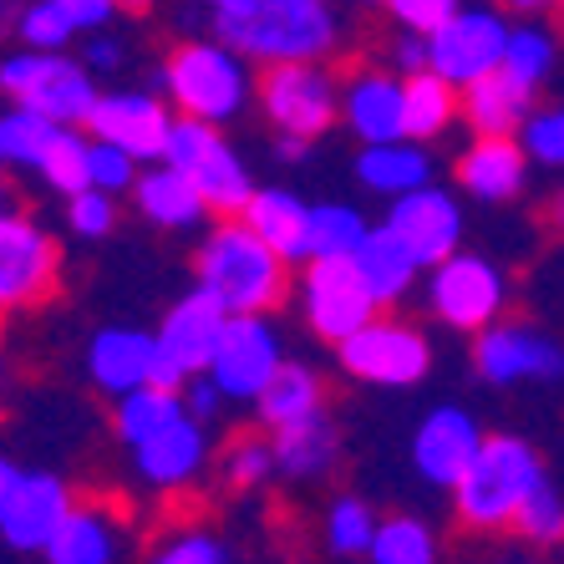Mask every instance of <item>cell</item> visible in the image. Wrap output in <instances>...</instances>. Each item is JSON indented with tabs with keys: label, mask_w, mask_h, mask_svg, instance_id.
Returning <instances> with one entry per match:
<instances>
[{
	"label": "cell",
	"mask_w": 564,
	"mask_h": 564,
	"mask_svg": "<svg viewBox=\"0 0 564 564\" xmlns=\"http://www.w3.org/2000/svg\"><path fill=\"white\" fill-rule=\"evenodd\" d=\"M214 41L264 66L321 62L336 46L330 0H250L239 11H214Z\"/></svg>",
	"instance_id": "obj_1"
},
{
	"label": "cell",
	"mask_w": 564,
	"mask_h": 564,
	"mask_svg": "<svg viewBox=\"0 0 564 564\" xmlns=\"http://www.w3.org/2000/svg\"><path fill=\"white\" fill-rule=\"evenodd\" d=\"M198 285L219 295L229 315H264L285 301L290 260L245 219H224L198 250Z\"/></svg>",
	"instance_id": "obj_2"
},
{
	"label": "cell",
	"mask_w": 564,
	"mask_h": 564,
	"mask_svg": "<svg viewBox=\"0 0 564 564\" xmlns=\"http://www.w3.org/2000/svg\"><path fill=\"white\" fill-rule=\"evenodd\" d=\"M158 82H163V93H169L178 118H198L214 122V128L235 122L254 87L250 56H239L224 41H184V46H173Z\"/></svg>",
	"instance_id": "obj_3"
},
{
	"label": "cell",
	"mask_w": 564,
	"mask_h": 564,
	"mask_svg": "<svg viewBox=\"0 0 564 564\" xmlns=\"http://www.w3.org/2000/svg\"><path fill=\"white\" fill-rule=\"evenodd\" d=\"M539 484H544L539 453L524 437L499 433L488 437L473 468L463 473V484L453 488V503H458V519L468 529H509Z\"/></svg>",
	"instance_id": "obj_4"
},
{
	"label": "cell",
	"mask_w": 564,
	"mask_h": 564,
	"mask_svg": "<svg viewBox=\"0 0 564 564\" xmlns=\"http://www.w3.org/2000/svg\"><path fill=\"white\" fill-rule=\"evenodd\" d=\"M0 87L15 107H31L62 128H87L102 102L87 62L66 52H11L0 62Z\"/></svg>",
	"instance_id": "obj_5"
},
{
	"label": "cell",
	"mask_w": 564,
	"mask_h": 564,
	"mask_svg": "<svg viewBox=\"0 0 564 564\" xmlns=\"http://www.w3.org/2000/svg\"><path fill=\"white\" fill-rule=\"evenodd\" d=\"M163 163H173L178 173H188L209 204V214L219 219H245V209L254 204V178L245 169V158L224 143V132L214 122L198 118H173L169 148H163Z\"/></svg>",
	"instance_id": "obj_6"
},
{
	"label": "cell",
	"mask_w": 564,
	"mask_h": 564,
	"mask_svg": "<svg viewBox=\"0 0 564 564\" xmlns=\"http://www.w3.org/2000/svg\"><path fill=\"white\" fill-rule=\"evenodd\" d=\"M224 326H229V305L219 295H209L204 285H194L184 301L173 305L158 326V371L153 387H169V392H184L194 377L214 367V351L224 341Z\"/></svg>",
	"instance_id": "obj_7"
},
{
	"label": "cell",
	"mask_w": 564,
	"mask_h": 564,
	"mask_svg": "<svg viewBox=\"0 0 564 564\" xmlns=\"http://www.w3.org/2000/svg\"><path fill=\"white\" fill-rule=\"evenodd\" d=\"M72 509H77L72 488L56 473L21 468V463L0 468V539H6V550H46L56 529L72 519Z\"/></svg>",
	"instance_id": "obj_8"
},
{
	"label": "cell",
	"mask_w": 564,
	"mask_h": 564,
	"mask_svg": "<svg viewBox=\"0 0 564 564\" xmlns=\"http://www.w3.org/2000/svg\"><path fill=\"white\" fill-rule=\"evenodd\" d=\"M260 107L275 122V132L315 143L330 122H341V87L321 62H285L264 66L260 77Z\"/></svg>",
	"instance_id": "obj_9"
},
{
	"label": "cell",
	"mask_w": 564,
	"mask_h": 564,
	"mask_svg": "<svg viewBox=\"0 0 564 564\" xmlns=\"http://www.w3.org/2000/svg\"><path fill=\"white\" fill-rule=\"evenodd\" d=\"M509 36L513 26L503 21L494 6H463L453 21L427 36V56H433V72L453 87H473V82L503 72V56H509Z\"/></svg>",
	"instance_id": "obj_10"
},
{
	"label": "cell",
	"mask_w": 564,
	"mask_h": 564,
	"mask_svg": "<svg viewBox=\"0 0 564 564\" xmlns=\"http://www.w3.org/2000/svg\"><path fill=\"white\" fill-rule=\"evenodd\" d=\"M301 305H305V321H311L315 336L326 341H351L356 330H367L377 321V295L371 285L361 280L356 260H311L305 264V280H301Z\"/></svg>",
	"instance_id": "obj_11"
},
{
	"label": "cell",
	"mask_w": 564,
	"mask_h": 564,
	"mask_svg": "<svg viewBox=\"0 0 564 564\" xmlns=\"http://www.w3.org/2000/svg\"><path fill=\"white\" fill-rule=\"evenodd\" d=\"M341 351L346 377L367 381V387H412L433 367V346L417 326L408 321H371L367 330H356L351 341L336 346Z\"/></svg>",
	"instance_id": "obj_12"
},
{
	"label": "cell",
	"mask_w": 564,
	"mask_h": 564,
	"mask_svg": "<svg viewBox=\"0 0 564 564\" xmlns=\"http://www.w3.org/2000/svg\"><path fill=\"white\" fill-rule=\"evenodd\" d=\"M503 275L484 254H453V260L427 270V305L443 326L453 330H488L499 326L503 311Z\"/></svg>",
	"instance_id": "obj_13"
},
{
	"label": "cell",
	"mask_w": 564,
	"mask_h": 564,
	"mask_svg": "<svg viewBox=\"0 0 564 564\" xmlns=\"http://www.w3.org/2000/svg\"><path fill=\"white\" fill-rule=\"evenodd\" d=\"M280 367H285L280 330L270 326L264 315H229L224 341L209 367V377L219 381V392L229 397V402H260L264 387L280 377Z\"/></svg>",
	"instance_id": "obj_14"
},
{
	"label": "cell",
	"mask_w": 564,
	"mask_h": 564,
	"mask_svg": "<svg viewBox=\"0 0 564 564\" xmlns=\"http://www.w3.org/2000/svg\"><path fill=\"white\" fill-rule=\"evenodd\" d=\"M387 229H392L402 245L422 260V270H433V264L453 260L463 245V204L447 188L427 184L417 194H402L392 198V209H387Z\"/></svg>",
	"instance_id": "obj_15"
},
{
	"label": "cell",
	"mask_w": 564,
	"mask_h": 564,
	"mask_svg": "<svg viewBox=\"0 0 564 564\" xmlns=\"http://www.w3.org/2000/svg\"><path fill=\"white\" fill-rule=\"evenodd\" d=\"M473 367H478L484 381H494V387L554 381V377H564V346L550 341L534 326H488V330H478Z\"/></svg>",
	"instance_id": "obj_16"
},
{
	"label": "cell",
	"mask_w": 564,
	"mask_h": 564,
	"mask_svg": "<svg viewBox=\"0 0 564 564\" xmlns=\"http://www.w3.org/2000/svg\"><path fill=\"white\" fill-rule=\"evenodd\" d=\"M173 118L178 112H169L163 97H153V93H102L87 132H93L97 143H112L122 153H132L138 163H163Z\"/></svg>",
	"instance_id": "obj_17"
},
{
	"label": "cell",
	"mask_w": 564,
	"mask_h": 564,
	"mask_svg": "<svg viewBox=\"0 0 564 564\" xmlns=\"http://www.w3.org/2000/svg\"><path fill=\"white\" fill-rule=\"evenodd\" d=\"M56 285V245L52 235L31 224L26 214L6 209L0 219V301L11 305H36L46 290Z\"/></svg>",
	"instance_id": "obj_18"
},
{
	"label": "cell",
	"mask_w": 564,
	"mask_h": 564,
	"mask_svg": "<svg viewBox=\"0 0 564 564\" xmlns=\"http://www.w3.org/2000/svg\"><path fill=\"white\" fill-rule=\"evenodd\" d=\"M484 443L488 437L468 408H433L412 437V463L433 488H458Z\"/></svg>",
	"instance_id": "obj_19"
},
{
	"label": "cell",
	"mask_w": 564,
	"mask_h": 564,
	"mask_svg": "<svg viewBox=\"0 0 564 564\" xmlns=\"http://www.w3.org/2000/svg\"><path fill=\"white\" fill-rule=\"evenodd\" d=\"M341 122L356 132V143H402L408 138V82L392 72H356L341 87Z\"/></svg>",
	"instance_id": "obj_20"
},
{
	"label": "cell",
	"mask_w": 564,
	"mask_h": 564,
	"mask_svg": "<svg viewBox=\"0 0 564 564\" xmlns=\"http://www.w3.org/2000/svg\"><path fill=\"white\" fill-rule=\"evenodd\" d=\"M87 371L107 397H128L138 387H153L158 371V330L107 326L87 346Z\"/></svg>",
	"instance_id": "obj_21"
},
{
	"label": "cell",
	"mask_w": 564,
	"mask_h": 564,
	"mask_svg": "<svg viewBox=\"0 0 564 564\" xmlns=\"http://www.w3.org/2000/svg\"><path fill=\"white\" fill-rule=\"evenodd\" d=\"M529 163L519 138H473L458 158V188L478 204H509V198L524 194Z\"/></svg>",
	"instance_id": "obj_22"
},
{
	"label": "cell",
	"mask_w": 564,
	"mask_h": 564,
	"mask_svg": "<svg viewBox=\"0 0 564 564\" xmlns=\"http://www.w3.org/2000/svg\"><path fill=\"white\" fill-rule=\"evenodd\" d=\"M534 112V87H524L509 72H494V77L463 87V118H468L473 138H519Z\"/></svg>",
	"instance_id": "obj_23"
},
{
	"label": "cell",
	"mask_w": 564,
	"mask_h": 564,
	"mask_svg": "<svg viewBox=\"0 0 564 564\" xmlns=\"http://www.w3.org/2000/svg\"><path fill=\"white\" fill-rule=\"evenodd\" d=\"M132 453H138V473L153 488H184V484H194V473L209 458V437H204V422L198 417H178L173 427H163V433L148 437Z\"/></svg>",
	"instance_id": "obj_24"
},
{
	"label": "cell",
	"mask_w": 564,
	"mask_h": 564,
	"mask_svg": "<svg viewBox=\"0 0 564 564\" xmlns=\"http://www.w3.org/2000/svg\"><path fill=\"white\" fill-rule=\"evenodd\" d=\"M132 204H138V214H143L148 224H158V229H194V224L209 214L198 184L188 173L173 169V163H148V169L138 173V184H132Z\"/></svg>",
	"instance_id": "obj_25"
},
{
	"label": "cell",
	"mask_w": 564,
	"mask_h": 564,
	"mask_svg": "<svg viewBox=\"0 0 564 564\" xmlns=\"http://www.w3.org/2000/svg\"><path fill=\"white\" fill-rule=\"evenodd\" d=\"M46 564H122V524L102 503H77L46 544Z\"/></svg>",
	"instance_id": "obj_26"
},
{
	"label": "cell",
	"mask_w": 564,
	"mask_h": 564,
	"mask_svg": "<svg viewBox=\"0 0 564 564\" xmlns=\"http://www.w3.org/2000/svg\"><path fill=\"white\" fill-rule=\"evenodd\" d=\"M311 219H315V204H305L290 188H260L254 204L245 209V224H250L264 245H275L290 264L295 260L311 264Z\"/></svg>",
	"instance_id": "obj_27"
},
{
	"label": "cell",
	"mask_w": 564,
	"mask_h": 564,
	"mask_svg": "<svg viewBox=\"0 0 564 564\" xmlns=\"http://www.w3.org/2000/svg\"><path fill=\"white\" fill-rule=\"evenodd\" d=\"M356 178L361 188L381 198H402V194H417V188L433 184V158L427 148L402 138V143H371L356 153Z\"/></svg>",
	"instance_id": "obj_28"
},
{
	"label": "cell",
	"mask_w": 564,
	"mask_h": 564,
	"mask_svg": "<svg viewBox=\"0 0 564 564\" xmlns=\"http://www.w3.org/2000/svg\"><path fill=\"white\" fill-rule=\"evenodd\" d=\"M351 260H356L361 280L371 285V295H377L381 305L402 301V295L417 285V275H422V260L392 235V229H387V224H377V229L361 239V250H356Z\"/></svg>",
	"instance_id": "obj_29"
},
{
	"label": "cell",
	"mask_w": 564,
	"mask_h": 564,
	"mask_svg": "<svg viewBox=\"0 0 564 564\" xmlns=\"http://www.w3.org/2000/svg\"><path fill=\"white\" fill-rule=\"evenodd\" d=\"M321 397H326L321 377H315L311 367H301V361H285L280 377L270 381L264 397L254 402V412H260V422L270 427V433H280V427H290V422L315 417V412H321Z\"/></svg>",
	"instance_id": "obj_30"
},
{
	"label": "cell",
	"mask_w": 564,
	"mask_h": 564,
	"mask_svg": "<svg viewBox=\"0 0 564 564\" xmlns=\"http://www.w3.org/2000/svg\"><path fill=\"white\" fill-rule=\"evenodd\" d=\"M275 463L285 478H321L336 463V427L326 412H315L305 422H290L275 433Z\"/></svg>",
	"instance_id": "obj_31"
},
{
	"label": "cell",
	"mask_w": 564,
	"mask_h": 564,
	"mask_svg": "<svg viewBox=\"0 0 564 564\" xmlns=\"http://www.w3.org/2000/svg\"><path fill=\"white\" fill-rule=\"evenodd\" d=\"M408 82V138L412 143H433L453 128V118L463 112V93L453 82H443L437 72H417Z\"/></svg>",
	"instance_id": "obj_32"
},
{
	"label": "cell",
	"mask_w": 564,
	"mask_h": 564,
	"mask_svg": "<svg viewBox=\"0 0 564 564\" xmlns=\"http://www.w3.org/2000/svg\"><path fill=\"white\" fill-rule=\"evenodd\" d=\"M178 417H188V408H184V397L178 392H169V387H138V392L118 397L112 427H118V437L128 447H143L148 437H158Z\"/></svg>",
	"instance_id": "obj_33"
},
{
	"label": "cell",
	"mask_w": 564,
	"mask_h": 564,
	"mask_svg": "<svg viewBox=\"0 0 564 564\" xmlns=\"http://www.w3.org/2000/svg\"><path fill=\"white\" fill-rule=\"evenodd\" d=\"M554 62H560V36H554L544 21H519L509 36V56H503V72L509 77H519L524 87H544L554 72Z\"/></svg>",
	"instance_id": "obj_34"
},
{
	"label": "cell",
	"mask_w": 564,
	"mask_h": 564,
	"mask_svg": "<svg viewBox=\"0 0 564 564\" xmlns=\"http://www.w3.org/2000/svg\"><path fill=\"white\" fill-rule=\"evenodd\" d=\"M62 132V122L41 118L31 107H6V118H0V158L11 163V169H41V158L52 148V138Z\"/></svg>",
	"instance_id": "obj_35"
},
{
	"label": "cell",
	"mask_w": 564,
	"mask_h": 564,
	"mask_svg": "<svg viewBox=\"0 0 564 564\" xmlns=\"http://www.w3.org/2000/svg\"><path fill=\"white\" fill-rule=\"evenodd\" d=\"M371 235V224L351 204H315L311 219V260H346L361 250V239Z\"/></svg>",
	"instance_id": "obj_36"
},
{
	"label": "cell",
	"mask_w": 564,
	"mask_h": 564,
	"mask_svg": "<svg viewBox=\"0 0 564 564\" xmlns=\"http://www.w3.org/2000/svg\"><path fill=\"white\" fill-rule=\"evenodd\" d=\"M371 564H437L433 529L422 524V519H412V513L381 519L377 544H371Z\"/></svg>",
	"instance_id": "obj_37"
},
{
	"label": "cell",
	"mask_w": 564,
	"mask_h": 564,
	"mask_svg": "<svg viewBox=\"0 0 564 564\" xmlns=\"http://www.w3.org/2000/svg\"><path fill=\"white\" fill-rule=\"evenodd\" d=\"M15 41H21V52H66L77 26H72V15L62 11V0H26L21 15L11 21Z\"/></svg>",
	"instance_id": "obj_38"
},
{
	"label": "cell",
	"mask_w": 564,
	"mask_h": 564,
	"mask_svg": "<svg viewBox=\"0 0 564 564\" xmlns=\"http://www.w3.org/2000/svg\"><path fill=\"white\" fill-rule=\"evenodd\" d=\"M377 529H381V519L361 499H336L326 509V544L336 554H371Z\"/></svg>",
	"instance_id": "obj_39"
},
{
	"label": "cell",
	"mask_w": 564,
	"mask_h": 564,
	"mask_svg": "<svg viewBox=\"0 0 564 564\" xmlns=\"http://www.w3.org/2000/svg\"><path fill=\"white\" fill-rule=\"evenodd\" d=\"M513 529H519L529 544H560L564 539V494L560 488H550V478H544V484L524 499V509H519Z\"/></svg>",
	"instance_id": "obj_40"
},
{
	"label": "cell",
	"mask_w": 564,
	"mask_h": 564,
	"mask_svg": "<svg viewBox=\"0 0 564 564\" xmlns=\"http://www.w3.org/2000/svg\"><path fill=\"white\" fill-rule=\"evenodd\" d=\"M519 143H524V153L534 158L539 169H564V107H539L534 118L524 122V132H519Z\"/></svg>",
	"instance_id": "obj_41"
},
{
	"label": "cell",
	"mask_w": 564,
	"mask_h": 564,
	"mask_svg": "<svg viewBox=\"0 0 564 564\" xmlns=\"http://www.w3.org/2000/svg\"><path fill=\"white\" fill-rule=\"evenodd\" d=\"M275 468V437H239L229 447V458H224V478L235 488H260Z\"/></svg>",
	"instance_id": "obj_42"
},
{
	"label": "cell",
	"mask_w": 564,
	"mask_h": 564,
	"mask_svg": "<svg viewBox=\"0 0 564 564\" xmlns=\"http://www.w3.org/2000/svg\"><path fill=\"white\" fill-rule=\"evenodd\" d=\"M118 194H102V188H82V194L66 198V224L77 239H107L112 224H118Z\"/></svg>",
	"instance_id": "obj_43"
},
{
	"label": "cell",
	"mask_w": 564,
	"mask_h": 564,
	"mask_svg": "<svg viewBox=\"0 0 564 564\" xmlns=\"http://www.w3.org/2000/svg\"><path fill=\"white\" fill-rule=\"evenodd\" d=\"M138 173H143V163H138L132 153H122V148L97 143L93 138V188H102V194H132Z\"/></svg>",
	"instance_id": "obj_44"
},
{
	"label": "cell",
	"mask_w": 564,
	"mask_h": 564,
	"mask_svg": "<svg viewBox=\"0 0 564 564\" xmlns=\"http://www.w3.org/2000/svg\"><path fill=\"white\" fill-rule=\"evenodd\" d=\"M387 11H392V21L402 31H417V36H433L443 21H453V15L463 11V0H381Z\"/></svg>",
	"instance_id": "obj_45"
},
{
	"label": "cell",
	"mask_w": 564,
	"mask_h": 564,
	"mask_svg": "<svg viewBox=\"0 0 564 564\" xmlns=\"http://www.w3.org/2000/svg\"><path fill=\"white\" fill-rule=\"evenodd\" d=\"M148 564H229V554H224V544L214 534L188 529V534L169 539V544H163V550H158Z\"/></svg>",
	"instance_id": "obj_46"
},
{
	"label": "cell",
	"mask_w": 564,
	"mask_h": 564,
	"mask_svg": "<svg viewBox=\"0 0 564 564\" xmlns=\"http://www.w3.org/2000/svg\"><path fill=\"white\" fill-rule=\"evenodd\" d=\"M82 62H87V72H93V77H112V72L128 62V52H122L118 36H107V31H93V41L82 46Z\"/></svg>",
	"instance_id": "obj_47"
},
{
	"label": "cell",
	"mask_w": 564,
	"mask_h": 564,
	"mask_svg": "<svg viewBox=\"0 0 564 564\" xmlns=\"http://www.w3.org/2000/svg\"><path fill=\"white\" fill-rule=\"evenodd\" d=\"M219 402H229V397L219 392V381L204 371V377H194L184 387V408H188V417H198V422H209V417H219Z\"/></svg>",
	"instance_id": "obj_48"
},
{
	"label": "cell",
	"mask_w": 564,
	"mask_h": 564,
	"mask_svg": "<svg viewBox=\"0 0 564 564\" xmlns=\"http://www.w3.org/2000/svg\"><path fill=\"white\" fill-rule=\"evenodd\" d=\"M62 11L72 15L77 31H102L112 21V11H122L118 0H62Z\"/></svg>",
	"instance_id": "obj_49"
},
{
	"label": "cell",
	"mask_w": 564,
	"mask_h": 564,
	"mask_svg": "<svg viewBox=\"0 0 564 564\" xmlns=\"http://www.w3.org/2000/svg\"><path fill=\"white\" fill-rule=\"evenodd\" d=\"M392 62L402 66V77H417V72H433V56H427V36L408 31V36H397L392 46Z\"/></svg>",
	"instance_id": "obj_50"
},
{
	"label": "cell",
	"mask_w": 564,
	"mask_h": 564,
	"mask_svg": "<svg viewBox=\"0 0 564 564\" xmlns=\"http://www.w3.org/2000/svg\"><path fill=\"white\" fill-rule=\"evenodd\" d=\"M305 148H311L305 138H290V132H275V158H280V163H301Z\"/></svg>",
	"instance_id": "obj_51"
},
{
	"label": "cell",
	"mask_w": 564,
	"mask_h": 564,
	"mask_svg": "<svg viewBox=\"0 0 564 564\" xmlns=\"http://www.w3.org/2000/svg\"><path fill=\"white\" fill-rule=\"evenodd\" d=\"M509 6H519V11H544V6H554V0H509Z\"/></svg>",
	"instance_id": "obj_52"
},
{
	"label": "cell",
	"mask_w": 564,
	"mask_h": 564,
	"mask_svg": "<svg viewBox=\"0 0 564 564\" xmlns=\"http://www.w3.org/2000/svg\"><path fill=\"white\" fill-rule=\"evenodd\" d=\"M550 214H554V224H560V235H564V188L554 194V209H550Z\"/></svg>",
	"instance_id": "obj_53"
},
{
	"label": "cell",
	"mask_w": 564,
	"mask_h": 564,
	"mask_svg": "<svg viewBox=\"0 0 564 564\" xmlns=\"http://www.w3.org/2000/svg\"><path fill=\"white\" fill-rule=\"evenodd\" d=\"M214 11H239V6H250V0H209Z\"/></svg>",
	"instance_id": "obj_54"
},
{
	"label": "cell",
	"mask_w": 564,
	"mask_h": 564,
	"mask_svg": "<svg viewBox=\"0 0 564 564\" xmlns=\"http://www.w3.org/2000/svg\"><path fill=\"white\" fill-rule=\"evenodd\" d=\"M122 11H148V6H153V0H118Z\"/></svg>",
	"instance_id": "obj_55"
},
{
	"label": "cell",
	"mask_w": 564,
	"mask_h": 564,
	"mask_svg": "<svg viewBox=\"0 0 564 564\" xmlns=\"http://www.w3.org/2000/svg\"><path fill=\"white\" fill-rule=\"evenodd\" d=\"M503 564H539V560H503Z\"/></svg>",
	"instance_id": "obj_56"
}]
</instances>
